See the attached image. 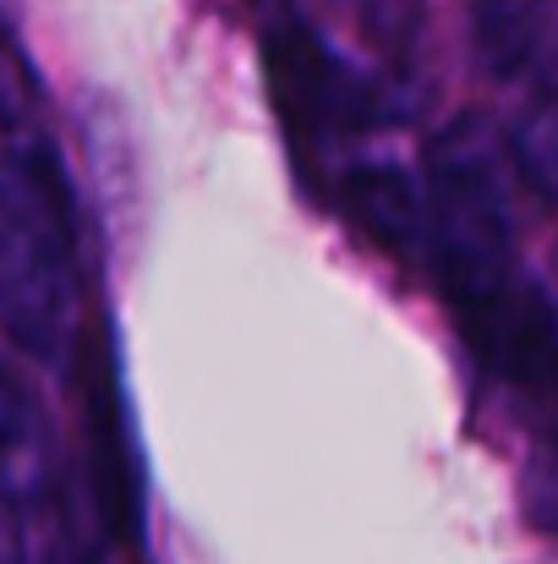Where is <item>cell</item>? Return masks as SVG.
<instances>
[{
	"label": "cell",
	"instance_id": "obj_1",
	"mask_svg": "<svg viewBox=\"0 0 558 564\" xmlns=\"http://www.w3.org/2000/svg\"><path fill=\"white\" fill-rule=\"evenodd\" d=\"M77 230L72 197L22 94L0 83V329L39 362L77 346Z\"/></svg>",
	"mask_w": 558,
	"mask_h": 564
},
{
	"label": "cell",
	"instance_id": "obj_2",
	"mask_svg": "<svg viewBox=\"0 0 558 564\" xmlns=\"http://www.w3.org/2000/svg\"><path fill=\"white\" fill-rule=\"evenodd\" d=\"M510 176V149H499L482 121H455L427 143L416 182L427 203V263L438 269L455 307L482 302L521 280Z\"/></svg>",
	"mask_w": 558,
	"mask_h": 564
},
{
	"label": "cell",
	"instance_id": "obj_3",
	"mask_svg": "<svg viewBox=\"0 0 558 564\" xmlns=\"http://www.w3.org/2000/svg\"><path fill=\"white\" fill-rule=\"evenodd\" d=\"M269 77L280 110L302 138H346L389 121V94L368 83L351 61H340L302 17L269 28Z\"/></svg>",
	"mask_w": 558,
	"mask_h": 564
},
{
	"label": "cell",
	"instance_id": "obj_4",
	"mask_svg": "<svg viewBox=\"0 0 558 564\" xmlns=\"http://www.w3.org/2000/svg\"><path fill=\"white\" fill-rule=\"evenodd\" d=\"M477 357L488 368L521 383V389H548L554 383V302L537 280H510L504 291L455 307Z\"/></svg>",
	"mask_w": 558,
	"mask_h": 564
},
{
	"label": "cell",
	"instance_id": "obj_5",
	"mask_svg": "<svg viewBox=\"0 0 558 564\" xmlns=\"http://www.w3.org/2000/svg\"><path fill=\"white\" fill-rule=\"evenodd\" d=\"M471 44L488 77L548 88L558 44V0H471Z\"/></svg>",
	"mask_w": 558,
	"mask_h": 564
},
{
	"label": "cell",
	"instance_id": "obj_6",
	"mask_svg": "<svg viewBox=\"0 0 558 564\" xmlns=\"http://www.w3.org/2000/svg\"><path fill=\"white\" fill-rule=\"evenodd\" d=\"M340 197H346L351 219L368 230L383 252L427 263V203H422V187L405 171H394V165H357V171H346Z\"/></svg>",
	"mask_w": 558,
	"mask_h": 564
},
{
	"label": "cell",
	"instance_id": "obj_7",
	"mask_svg": "<svg viewBox=\"0 0 558 564\" xmlns=\"http://www.w3.org/2000/svg\"><path fill=\"white\" fill-rule=\"evenodd\" d=\"M55 477V444L39 400L0 368V510L33 505Z\"/></svg>",
	"mask_w": 558,
	"mask_h": 564
},
{
	"label": "cell",
	"instance_id": "obj_8",
	"mask_svg": "<svg viewBox=\"0 0 558 564\" xmlns=\"http://www.w3.org/2000/svg\"><path fill=\"white\" fill-rule=\"evenodd\" d=\"M510 165H515V176H526V187L537 192V197L554 192V105H548V88H537L532 116L515 121Z\"/></svg>",
	"mask_w": 558,
	"mask_h": 564
},
{
	"label": "cell",
	"instance_id": "obj_9",
	"mask_svg": "<svg viewBox=\"0 0 558 564\" xmlns=\"http://www.w3.org/2000/svg\"><path fill=\"white\" fill-rule=\"evenodd\" d=\"M22 564H50V560H22Z\"/></svg>",
	"mask_w": 558,
	"mask_h": 564
}]
</instances>
